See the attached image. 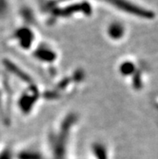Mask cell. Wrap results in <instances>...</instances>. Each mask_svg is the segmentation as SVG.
I'll return each mask as SVG.
<instances>
[{"label": "cell", "mask_w": 158, "mask_h": 159, "mask_svg": "<svg viewBox=\"0 0 158 159\" xmlns=\"http://www.w3.org/2000/svg\"><path fill=\"white\" fill-rule=\"evenodd\" d=\"M101 1L106 2L120 11H122L128 14L134 15L137 17H141L144 19H151L153 17V13L152 11L136 5L129 0H101Z\"/></svg>", "instance_id": "obj_1"}, {"label": "cell", "mask_w": 158, "mask_h": 159, "mask_svg": "<svg viewBox=\"0 0 158 159\" xmlns=\"http://www.w3.org/2000/svg\"><path fill=\"white\" fill-rule=\"evenodd\" d=\"M8 0H0V15H4L7 11Z\"/></svg>", "instance_id": "obj_3"}, {"label": "cell", "mask_w": 158, "mask_h": 159, "mask_svg": "<svg viewBox=\"0 0 158 159\" xmlns=\"http://www.w3.org/2000/svg\"><path fill=\"white\" fill-rule=\"evenodd\" d=\"M123 32H124V28L119 23L112 24L109 28V33H110L111 36L114 37V38H119L120 36H122Z\"/></svg>", "instance_id": "obj_2"}]
</instances>
